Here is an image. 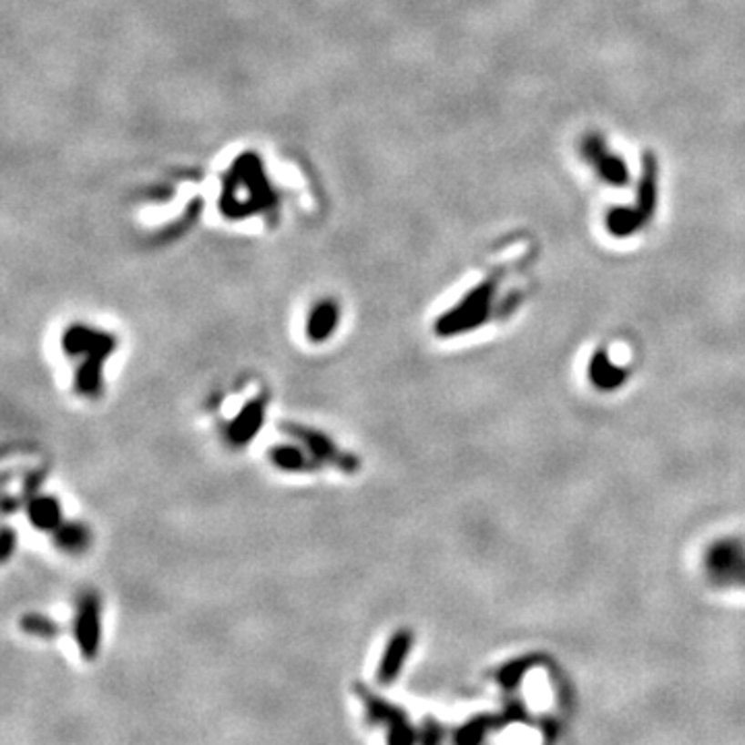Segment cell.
Segmentation results:
<instances>
[{
    "mask_svg": "<svg viewBox=\"0 0 745 745\" xmlns=\"http://www.w3.org/2000/svg\"><path fill=\"white\" fill-rule=\"evenodd\" d=\"M27 520L42 532H55L63 524V509L52 495H36L27 504Z\"/></svg>",
    "mask_w": 745,
    "mask_h": 745,
    "instance_id": "cell-9",
    "label": "cell"
},
{
    "mask_svg": "<svg viewBox=\"0 0 745 745\" xmlns=\"http://www.w3.org/2000/svg\"><path fill=\"white\" fill-rule=\"evenodd\" d=\"M73 636L75 642H77L79 655L87 660H94L102 646V603L94 592H87L79 598Z\"/></svg>",
    "mask_w": 745,
    "mask_h": 745,
    "instance_id": "cell-2",
    "label": "cell"
},
{
    "mask_svg": "<svg viewBox=\"0 0 745 745\" xmlns=\"http://www.w3.org/2000/svg\"><path fill=\"white\" fill-rule=\"evenodd\" d=\"M114 351H117V340L104 332L97 344L81 356L77 369H75V390L83 398H96L102 392L104 362L110 359Z\"/></svg>",
    "mask_w": 745,
    "mask_h": 745,
    "instance_id": "cell-3",
    "label": "cell"
},
{
    "mask_svg": "<svg viewBox=\"0 0 745 745\" xmlns=\"http://www.w3.org/2000/svg\"><path fill=\"white\" fill-rule=\"evenodd\" d=\"M340 321V311L336 307V302H319V305L311 311V315L307 319V338L313 344H323L328 342L333 332L338 328Z\"/></svg>",
    "mask_w": 745,
    "mask_h": 745,
    "instance_id": "cell-8",
    "label": "cell"
},
{
    "mask_svg": "<svg viewBox=\"0 0 745 745\" xmlns=\"http://www.w3.org/2000/svg\"><path fill=\"white\" fill-rule=\"evenodd\" d=\"M265 414H268V398L265 395H255L249 402L240 406L237 416L228 423L226 439L228 444L234 447H245L250 444L265 423Z\"/></svg>",
    "mask_w": 745,
    "mask_h": 745,
    "instance_id": "cell-4",
    "label": "cell"
},
{
    "mask_svg": "<svg viewBox=\"0 0 745 745\" xmlns=\"http://www.w3.org/2000/svg\"><path fill=\"white\" fill-rule=\"evenodd\" d=\"M56 545L66 553H79L87 546L89 541V532L86 526H81L77 522H63L55 530Z\"/></svg>",
    "mask_w": 745,
    "mask_h": 745,
    "instance_id": "cell-11",
    "label": "cell"
},
{
    "mask_svg": "<svg viewBox=\"0 0 745 745\" xmlns=\"http://www.w3.org/2000/svg\"><path fill=\"white\" fill-rule=\"evenodd\" d=\"M104 332H97L94 328H87V325H71V328L65 330L63 340H60V346L66 356H73V359H81L83 354L91 351L97 344V340L102 338Z\"/></svg>",
    "mask_w": 745,
    "mask_h": 745,
    "instance_id": "cell-10",
    "label": "cell"
},
{
    "mask_svg": "<svg viewBox=\"0 0 745 745\" xmlns=\"http://www.w3.org/2000/svg\"><path fill=\"white\" fill-rule=\"evenodd\" d=\"M270 460L273 466L282 473H309V470L319 468V462L307 452V447L299 444L273 445L270 452Z\"/></svg>",
    "mask_w": 745,
    "mask_h": 745,
    "instance_id": "cell-7",
    "label": "cell"
},
{
    "mask_svg": "<svg viewBox=\"0 0 745 745\" xmlns=\"http://www.w3.org/2000/svg\"><path fill=\"white\" fill-rule=\"evenodd\" d=\"M282 429L286 435H291L294 441L305 445L307 452L313 455L319 464H328V466L338 468L342 473H354V470H359V460L351 454L342 452L325 433L302 427V424L296 423H284Z\"/></svg>",
    "mask_w": 745,
    "mask_h": 745,
    "instance_id": "cell-1",
    "label": "cell"
},
{
    "mask_svg": "<svg viewBox=\"0 0 745 745\" xmlns=\"http://www.w3.org/2000/svg\"><path fill=\"white\" fill-rule=\"evenodd\" d=\"M361 700L364 704V712H367V717L372 720V723L377 725H385L387 731V740L390 741H410L413 737L404 735L402 731H406V723H404V717H402L400 710H395L392 704L383 702L382 698H377L375 694H371L367 689H361Z\"/></svg>",
    "mask_w": 745,
    "mask_h": 745,
    "instance_id": "cell-6",
    "label": "cell"
},
{
    "mask_svg": "<svg viewBox=\"0 0 745 745\" xmlns=\"http://www.w3.org/2000/svg\"><path fill=\"white\" fill-rule=\"evenodd\" d=\"M21 629L29 636L36 638H55L58 634V626L48 617H42V615H26L21 619Z\"/></svg>",
    "mask_w": 745,
    "mask_h": 745,
    "instance_id": "cell-12",
    "label": "cell"
},
{
    "mask_svg": "<svg viewBox=\"0 0 745 745\" xmlns=\"http://www.w3.org/2000/svg\"><path fill=\"white\" fill-rule=\"evenodd\" d=\"M13 549H15V535H13V528L6 526L3 530V561H9Z\"/></svg>",
    "mask_w": 745,
    "mask_h": 745,
    "instance_id": "cell-14",
    "label": "cell"
},
{
    "mask_svg": "<svg viewBox=\"0 0 745 745\" xmlns=\"http://www.w3.org/2000/svg\"><path fill=\"white\" fill-rule=\"evenodd\" d=\"M413 642H414V638L408 632V629H400V632H395L390 638V642L385 644L383 655L382 658H379V665L375 671V679L379 686H392V683L400 678L402 668H404L406 660H408L410 650H413Z\"/></svg>",
    "mask_w": 745,
    "mask_h": 745,
    "instance_id": "cell-5",
    "label": "cell"
},
{
    "mask_svg": "<svg viewBox=\"0 0 745 745\" xmlns=\"http://www.w3.org/2000/svg\"><path fill=\"white\" fill-rule=\"evenodd\" d=\"M590 375L592 379H595V383H598L600 387H613V385H617L621 379L619 372L615 371L609 362H607L605 354H597L595 359H592Z\"/></svg>",
    "mask_w": 745,
    "mask_h": 745,
    "instance_id": "cell-13",
    "label": "cell"
}]
</instances>
